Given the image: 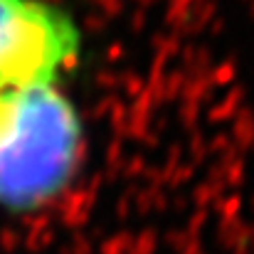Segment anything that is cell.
<instances>
[{
  "label": "cell",
  "mask_w": 254,
  "mask_h": 254,
  "mask_svg": "<svg viewBox=\"0 0 254 254\" xmlns=\"http://www.w3.org/2000/svg\"><path fill=\"white\" fill-rule=\"evenodd\" d=\"M84 119L60 84L0 91V210L35 212L77 178Z\"/></svg>",
  "instance_id": "6da1fadb"
},
{
  "label": "cell",
  "mask_w": 254,
  "mask_h": 254,
  "mask_svg": "<svg viewBox=\"0 0 254 254\" xmlns=\"http://www.w3.org/2000/svg\"><path fill=\"white\" fill-rule=\"evenodd\" d=\"M77 22L45 0H0V91L60 84L79 60Z\"/></svg>",
  "instance_id": "7a4b0ae2"
}]
</instances>
